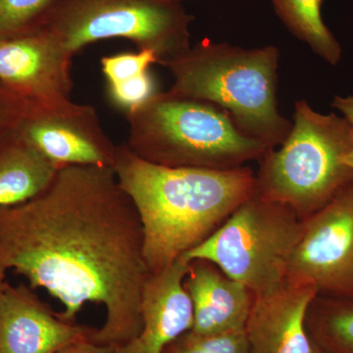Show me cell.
I'll return each instance as SVG.
<instances>
[{"mask_svg": "<svg viewBox=\"0 0 353 353\" xmlns=\"http://www.w3.org/2000/svg\"><path fill=\"white\" fill-rule=\"evenodd\" d=\"M27 105L24 99L3 85L0 87V139L14 131Z\"/></svg>", "mask_w": 353, "mask_h": 353, "instance_id": "7402d4cb", "label": "cell"}, {"mask_svg": "<svg viewBox=\"0 0 353 353\" xmlns=\"http://www.w3.org/2000/svg\"><path fill=\"white\" fill-rule=\"evenodd\" d=\"M288 278L313 285L318 296L353 299V183L301 220Z\"/></svg>", "mask_w": 353, "mask_h": 353, "instance_id": "ba28073f", "label": "cell"}, {"mask_svg": "<svg viewBox=\"0 0 353 353\" xmlns=\"http://www.w3.org/2000/svg\"><path fill=\"white\" fill-rule=\"evenodd\" d=\"M189 261L183 256L163 270L150 274L141 301L143 327L139 336L116 353H163L167 345L192 330L194 312L183 278Z\"/></svg>", "mask_w": 353, "mask_h": 353, "instance_id": "4fadbf2b", "label": "cell"}, {"mask_svg": "<svg viewBox=\"0 0 353 353\" xmlns=\"http://www.w3.org/2000/svg\"><path fill=\"white\" fill-rule=\"evenodd\" d=\"M352 146V130L345 118L296 101L289 136L280 148H269L259 159L256 190L303 220L353 183L347 162Z\"/></svg>", "mask_w": 353, "mask_h": 353, "instance_id": "5b68a950", "label": "cell"}, {"mask_svg": "<svg viewBox=\"0 0 353 353\" xmlns=\"http://www.w3.org/2000/svg\"><path fill=\"white\" fill-rule=\"evenodd\" d=\"M347 162L348 166L350 167V168L353 170V146L352 150H350V152H348L347 157Z\"/></svg>", "mask_w": 353, "mask_h": 353, "instance_id": "d4e9b609", "label": "cell"}, {"mask_svg": "<svg viewBox=\"0 0 353 353\" xmlns=\"http://www.w3.org/2000/svg\"><path fill=\"white\" fill-rule=\"evenodd\" d=\"M194 312L190 331L201 334L245 330L254 294L208 260L189 262L183 278Z\"/></svg>", "mask_w": 353, "mask_h": 353, "instance_id": "5bb4252c", "label": "cell"}, {"mask_svg": "<svg viewBox=\"0 0 353 353\" xmlns=\"http://www.w3.org/2000/svg\"><path fill=\"white\" fill-rule=\"evenodd\" d=\"M58 169L15 131L0 139V208L38 196Z\"/></svg>", "mask_w": 353, "mask_h": 353, "instance_id": "9a60e30c", "label": "cell"}, {"mask_svg": "<svg viewBox=\"0 0 353 353\" xmlns=\"http://www.w3.org/2000/svg\"><path fill=\"white\" fill-rule=\"evenodd\" d=\"M301 219L284 204L255 192L201 245L182 255L212 262L254 296L287 280Z\"/></svg>", "mask_w": 353, "mask_h": 353, "instance_id": "52a82bcc", "label": "cell"}, {"mask_svg": "<svg viewBox=\"0 0 353 353\" xmlns=\"http://www.w3.org/2000/svg\"><path fill=\"white\" fill-rule=\"evenodd\" d=\"M57 353H116L115 347L99 345L90 338L76 341Z\"/></svg>", "mask_w": 353, "mask_h": 353, "instance_id": "603a6c76", "label": "cell"}, {"mask_svg": "<svg viewBox=\"0 0 353 353\" xmlns=\"http://www.w3.org/2000/svg\"><path fill=\"white\" fill-rule=\"evenodd\" d=\"M163 353H248L245 330L201 334L192 331L181 334Z\"/></svg>", "mask_w": 353, "mask_h": 353, "instance_id": "d6986e66", "label": "cell"}, {"mask_svg": "<svg viewBox=\"0 0 353 353\" xmlns=\"http://www.w3.org/2000/svg\"><path fill=\"white\" fill-rule=\"evenodd\" d=\"M58 0H0V41L43 27Z\"/></svg>", "mask_w": 353, "mask_h": 353, "instance_id": "ac0fdd59", "label": "cell"}, {"mask_svg": "<svg viewBox=\"0 0 353 353\" xmlns=\"http://www.w3.org/2000/svg\"><path fill=\"white\" fill-rule=\"evenodd\" d=\"M332 108L341 113V117L345 118L353 132V94L347 97L336 95L332 101Z\"/></svg>", "mask_w": 353, "mask_h": 353, "instance_id": "cb8c5ba5", "label": "cell"}, {"mask_svg": "<svg viewBox=\"0 0 353 353\" xmlns=\"http://www.w3.org/2000/svg\"><path fill=\"white\" fill-rule=\"evenodd\" d=\"M73 57L43 28L2 39L0 83L27 103L68 101Z\"/></svg>", "mask_w": 353, "mask_h": 353, "instance_id": "30bf717a", "label": "cell"}, {"mask_svg": "<svg viewBox=\"0 0 353 353\" xmlns=\"http://www.w3.org/2000/svg\"><path fill=\"white\" fill-rule=\"evenodd\" d=\"M157 92V82L150 70L123 82L108 85L109 101L125 113L143 105Z\"/></svg>", "mask_w": 353, "mask_h": 353, "instance_id": "ffe728a7", "label": "cell"}, {"mask_svg": "<svg viewBox=\"0 0 353 353\" xmlns=\"http://www.w3.org/2000/svg\"><path fill=\"white\" fill-rule=\"evenodd\" d=\"M306 329L322 353H353V299L317 296L309 306Z\"/></svg>", "mask_w": 353, "mask_h": 353, "instance_id": "e0dca14e", "label": "cell"}, {"mask_svg": "<svg viewBox=\"0 0 353 353\" xmlns=\"http://www.w3.org/2000/svg\"><path fill=\"white\" fill-rule=\"evenodd\" d=\"M314 353H322V352H320L319 350H316V348L314 347Z\"/></svg>", "mask_w": 353, "mask_h": 353, "instance_id": "484cf974", "label": "cell"}, {"mask_svg": "<svg viewBox=\"0 0 353 353\" xmlns=\"http://www.w3.org/2000/svg\"><path fill=\"white\" fill-rule=\"evenodd\" d=\"M274 11L290 34L323 60L336 66L343 55L338 39L325 24L322 7L325 0H270Z\"/></svg>", "mask_w": 353, "mask_h": 353, "instance_id": "2e32d148", "label": "cell"}, {"mask_svg": "<svg viewBox=\"0 0 353 353\" xmlns=\"http://www.w3.org/2000/svg\"><path fill=\"white\" fill-rule=\"evenodd\" d=\"M14 131L53 165L114 168L118 145L106 134L94 108L68 101L28 103Z\"/></svg>", "mask_w": 353, "mask_h": 353, "instance_id": "9c48e42d", "label": "cell"}, {"mask_svg": "<svg viewBox=\"0 0 353 353\" xmlns=\"http://www.w3.org/2000/svg\"><path fill=\"white\" fill-rule=\"evenodd\" d=\"M113 170L141 220L150 274L203 243L256 192L250 167L161 166L137 157L126 143L118 145Z\"/></svg>", "mask_w": 353, "mask_h": 353, "instance_id": "7a4b0ae2", "label": "cell"}, {"mask_svg": "<svg viewBox=\"0 0 353 353\" xmlns=\"http://www.w3.org/2000/svg\"><path fill=\"white\" fill-rule=\"evenodd\" d=\"M90 330L65 321L27 283L0 288V353H57Z\"/></svg>", "mask_w": 353, "mask_h": 353, "instance_id": "8fae6325", "label": "cell"}, {"mask_svg": "<svg viewBox=\"0 0 353 353\" xmlns=\"http://www.w3.org/2000/svg\"><path fill=\"white\" fill-rule=\"evenodd\" d=\"M126 118L130 150L161 166L231 170L259 160L269 150L241 132L214 104L170 90L158 92Z\"/></svg>", "mask_w": 353, "mask_h": 353, "instance_id": "277c9868", "label": "cell"}, {"mask_svg": "<svg viewBox=\"0 0 353 353\" xmlns=\"http://www.w3.org/2000/svg\"><path fill=\"white\" fill-rule=\"evenodd\" d=\"M317 296L313 285L290 278L254 296L245 325L248 353H314L306 315Z\"/></svg>", "mask_w": 353, "mask_h": 353, "instance_id": "7c38bea8", "label": "cell"}, {"mask_svg": "<svg viewBox=\"0 0 353 353\" xmlns=\"http://www.w3.org/2000/svg\"><path fill=\"white\" fill-rule=\"evenodd\" d=\"M9 272L57 299L65 321L77 323L87 303L103 306L90 341L118 347L136 339L150 272L141 220L113 169L61 167L38 196L0 208V288Z\"/></svg>", "mask_w": 353, "mask_h": 353, "instance_id": "6da1fadb", "label": "cell"}, {"mask_svg": "<svg viewBox=\"0 0 353 353\" xmlns=\"http://www.w3.org/2000/svg\"><path fill=\"white\" fill-rule=\"evenodd\" d=\"M101 63L108 85H111L145 73L152 65L158 64V59L152 51L138 50L102 57Z\"/></svg>", "mask_w": 353, "mask_h": 353, "instance_id": "44dd1931", "label": "cell"}, {"mask_svg": "<svg viewBox=\"0 0 353 353\" xmlns=\"http://www.w3.org/2000/svg\"><path fill=\"white\" fill-rule=\"evenodd\" d=\"M194 20L179 0H58L41 28L73 55L97 41L124 39L164 66L190 48Z\"/></svg>", "mask_w": 353, "mask_h": 353, "instance_id": "8992f818", "label": "cell"}, {"mask_svg": "<svg viewBox=\"0 0 353 353\" xmlns=\"http://www.w3.org/2000/svg\"><path fill=\"white\" fill-rule=\"evenodd\" d=\"M179 1L183 2V1H190V0H179Z\"/></svg>", "mask_w": 353, "mask_h": 353, "instance_id": "4316f807", "label": "cell"}, {"mask_svg": "<svg viewBox=\"0 0 353 353\" xmlns=\"http://www.w3.org/2000/svg\"><path fill=\"white\" fill-rule=\"evenodd\" d=\"M280 51L274 46L243 48L203 39L164 65L170 92L214 104L250 138L280 146L292 123L279 111Z\"/></svg>", "mask_w": 353, "mask_h": 353, "instance_id": "3957f363", "label": "cell"}]
</instances>
